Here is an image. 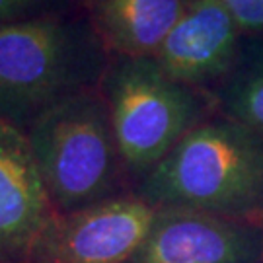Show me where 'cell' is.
Instances as JSON below:
<instances>
[{"mask_svg": "<svg viewBox=\"0 0 263 263\" xmlns=\"http://www.w3.org/2000/svg\"><path fill=\"white\" fill-rule=\"evenodd\" d=\"M135 193L152 209H191L263 226V135L215 113Z\"/></svg>", "mask_w": 263, "mask_h": 263, "instance_id": "1", "label": "cell"}, {"mask_svg": "<svg viewBox=\"0 0 263 263\" xmlns=\"http://www.w3.org/2000/svg\"><path fill=\"white\" fill-rule=\"evenodd\" d=\"M109 63L84 12L0 26V119L28 131L66 96L98 88Z\"/></svg>", "mask_w": 263, "mask_h": 263, "instance_id": "2", "label": "cell"}, {"mask_svg": "<svg viewBox=\"0 0 263 263\" xmlns=\"http://www.w3.org/2000/svg\"><path fill=\"white\" fill-rule=\"evenodd\" d=\"M26 135L57 213H74L133 191L100 88L57 102Z\"/></svg>", "mask_w": 263, "mask_h": 263, "instance_id": "3", "label": "cell"}, {"mask_svg": "<svg viewBox=\"0 0 263 263\" xmlns=\"http://www.w3.org/2000/svg\"><path fill=\"white\" fill-rule=\"evenodd\" d=\"M98 88L133 191L191 129L216 113L207 92L170 78L154 57H111Z\"/></svg>", "mask_w": 263, "mask_h": 263, "instance_id": "4", "label": "cell"}, {"mask_svg": "<svg viewBox=\"0 0 263 263\" xmlns=\"http://www.w3.org/2000/svg\"><path fill=\"white\" fill-rule=\"evenodd\" d=\"M154 213L135 191L74 213H55L26 263H127L148 232Z\"/></svg>", "mask_w": 263, "mask_h": 263, "instance_id": "5", "label": "cell"}, {"mask_svg": "<svg viewBox=\"0 0 263 263\" xmlns=\"http://www.w3.org/2000/svg\"><path fill=\"white\" fill-rule=\"evenodd\" d=\"M127 263H263V226L191 209H156Z\"/></svg>", "mask_w": 263, "mask_h": 263, "instance_id": "6", "label": "cell"}, {"mask_svg": "<svg viewBox=\"0 0 263 263\" xmlns=\"http://www.w3.org/2000/svg\"><path fill=\"white\" fill-rule=\"evenodd\" d=\"M242 43L244 31L220 2L185 0L154 61L170 78L211 94L230 72Z\"/></svg>", "mask_w": 263, "mask_h": 263, "instance_id": "7", "label": "cell"}, {"mask_svg": "<svg viewBox=\"0 0 263 263\" xmlns=\"http://www.w3.org/2000/svg\"><path fill=\"white\" fill-rule=\"evenodd\" d=\"M55 213L26 131L0 119V263H26Z\"/></svg>", "mask_w": 263, "mask_h": 263, "instance_id": "8", "label": "cell"}, {"mask_svg": "<svg viewBox=\"0 0 263 263\" xmlns=\"http://www.w3.org/2000/svg\"><path fill=\"white\" fill-rule=\"evenodd\" d=\"M185 0H82L109 57H154L181 18Z\"/></svg>", "mask_w": 263, "mask_h": 263, "instance_id": "9", "label": "cell"}, {"mask_svg": "<svg viewBox=\"0 0 263 263\" xmlns=\"http://www.w3.org/2000/svg\"><path fill=\"white\" fill-rule=\"evenodd\" d=\"M209 96L216 113L263 135V37L244 39L230 72Z\"/></svg>", "mask_w": 263, "mask_h": 263, "instance_id": "10", "label": "cell"}, {"mask_svg": "<svg viewBox=\"0 0 263 263\" xmlns=\"http://www.w3.org/2000/svg\"><path fill=\"white\" fill-rule=\"evenodd\" d=\"M82 12V0H0V26Z\"/></svg>", "mask_w": 263, "mask_h": 263, "instance_id": "11", "label": "cell"}, {"mask_svg": "<svg viewBox=\"0 0 263 263\" xmlns=\"http://www.w3.org/2000/svg\"><path fill=\"white\" fill-rule=\"evenodd\" d=\"M224 6L244 33L263 37V0H216Z\"/></svg>", "mask_w": 263, "mask_h": 263, "instance_id": "12", "label": "cell"}]
</instances>
